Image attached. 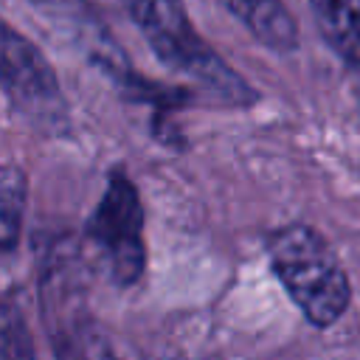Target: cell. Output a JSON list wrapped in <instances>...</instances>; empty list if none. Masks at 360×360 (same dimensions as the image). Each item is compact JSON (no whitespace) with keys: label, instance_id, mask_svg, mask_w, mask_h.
<instances>
[{"label":"cell","instance_id":"277c9868","mask_svg":"<svg viewBox=\"0 0 360 360\" xmlns=\"http://www.w3.org/2000/svg\"><path fill=\"white\" fill-rule=\"evenodd\" d=\"M3 90L14 112L45 138H65L70 132V110L59 79L39 48L3 25Z\"/></svg>","mask_w":360,"mask_h":360},{"label":"cell","instance_id":"52a82bcc","mask_svg":"<svg viewBox=\"0 0 360 360\" xmlns=\"http://www.w3.org/2000/svg\"><path fill=\"white\" fill-rule=\"evenodd\" d=\"M25 172L14 163H6L0 172V245L3 253H14L20 239V225L25 214Z\"/></svg>","mask_w":360,"mask_h":360},{"label":"cell","instance_id":"8992f818","mask_svg":"<svg viewBox=\"0 0 360 360\" xmlns=\"http://www.w3.org/2000/svg\"><path fill=\"white\" fill-rule=\"evenodd\" d=\"M321 37L360 87V0H309Z\"/></svg>","mask_w":360,"mask_h":360},{"label":"cell","instance_id":"ba28073f","mask_svg":"<svg viewBox=\"0 0 360 360\" xmlns=\"http://www.w3.org/2000/svg\"><path fill=\"white\" fill-rule=\"evenodd\" d=\"M0 357L3 360H20V357H34V346L28 338V326L14 304L11 295H6L3 309H0Z\"/></svg>","mask_w":360,"mask_h":360},{"label":"cell","instance_id":"3957f363","mask_svg":"<svg viewBox=\"0 0 360 360\" xmlns=\"http://www.w3.org/2000/svg\"><path fill=\"white\" fill-rule=\"evenodd\" d=\"M143 222V202L132 177L121 166L110 169L104 194L87 217L84 233L96 262L115 287L138 284L146 270Z\"/></svg>","mask_w":360,"mask_h":360},{"label":"cell","instance_id":"6da1fadb","mask_svg":"<svg viewBox=\"0 0 360 360\" xmlns=\"http://www.w3.org/2000/svg\"><path fill=\"white\" fill-rule=\"evenodd\" d=\"M152 53L228 107L256 101L253 87L197 34L183 0H121Z\"/></svg>","mask_w":360,"mask_h":360},{"label":"cell","instance_id":"7a4b0ae2","mask_svg":"<svg viewBox=\"0 0 360 360\" xmlns=\"http://www.w3.org/2000/svg\"><path fill=\"white\" fill-rule=\"evenodd\" d=\"M267 259L284 292L312 326H332L343 318L352 304V281L315 228L292 222L273 231Z\"/></svg>","mask_w":360,"mask_h":360},{"label":"cell","instance_id":"5b68a950","mask_svg":"<svg viewBox=\"0 0 360 360\" xmlns=\"http://www.w3.org/2000/svg\"><path fill=\"white\" fill-rule=\"evenodd\" d=\"M250 37L276 53H292L298 48V22L284 6V0H219Z\"/></svg>","mask_w":360,"mask_h":360}]
</instances>
